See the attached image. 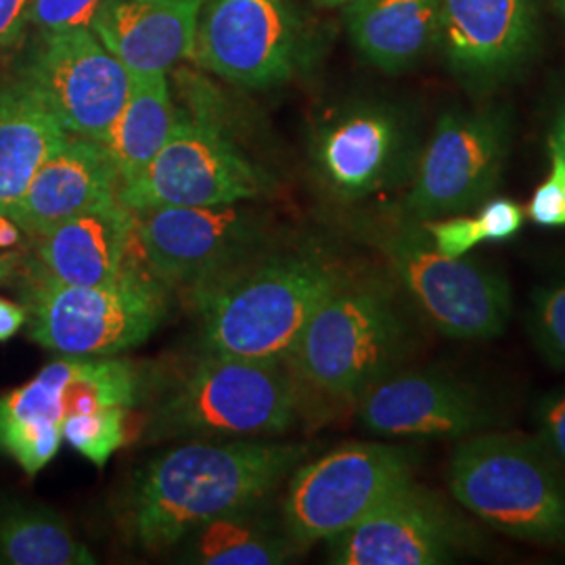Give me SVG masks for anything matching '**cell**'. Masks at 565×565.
Returning <instances> with one entry per match:
<instances>
[{"label":"cell","instance_id":"cell-1","mask_svg":"<svg viewBox=\"0 0 565 565\" xmlns=\"http://www.w3.org/2000/svg\"><path fill=\"white\" fill-rule=\"evenodd\" d=\"M308 452V446L256 438L170 448L135 478L126 503L128 534L151 553L174 548L212 520L263 505Z\"/></svg>","mask_w":565,"mask_h":565},{"label":"cell","instance_id":"cell-2","mask_svg":"<svg viewBox=\"0 0 565 565\" xmlns=\"http://www.w3.org/2000/svg\"><path fill=\"white\" fill-rule=\"evenodd\" d=\"M343 277L319 252L254 256L191 291L203 350L287 363L303 327Z\"/></svg>","mask_w":565,"mask_h":565},{"label":"cell","instance_id":"cell-3","mask_svg":"<svg viewBox=\"0 0 565 565\" xmlns=\"http://www.w3.org/2000/svg\"><path fill=\"white\" fill-rule=\"evenodd\" d=\"M415 340L411 315L390 282L343 277L303 327L287 366L298 384L356 403L406 361Z\"/></svg>","mask_w":565,"mask_h":565},{"label":"cell","instance_id":"cell-4","mask_svg":"<svg viewBox=\"0 0 565 565\" xmlns=\"http://www.w3.org/2000/svg\"><path fill=\"white\" fill-rule=\"evenodd\" d=\"M452 499L482 524L525 543L565 545V471L536 436L488 429L448 463Z\"/></svg>","mask_w":565,"mask_h":565},{"label":"cell","instance_id":"cell-5","mask_svg":"<svg viewBox=\"0 0 565 565\" xmlns=\"http://www.w3.org/2000/svg\"><path fill=\"white\" fill-rule=\"evenodd\" d=\"M18 275L30 338L61 356H116L147 342L168 312L160 282L128 266L118 281L95 287L60 281L34 258L21 260Z\"/></svg>","mask_w":565,"mask_h":565},{"label":"cell","instance_id":"cell-6","mask_svg":"<svg viewBox=\"0 0 565 565\" xmlns=\"http://www.w3.org/2000/svg\"><path fill=\"white\" fill-rule=\"evenodd\" d=\"M300 406V384L287 363L249 361L205 352L160 403L149 438L239 440L291 429Z\"/></svg>","mask_w":565,"mask_h":565},{"label":"cell","instance_id":"cell-7","mask_svg":"<svg viewBox=\"0 0 565 565\" xmlns=\"http://www.w3.org/2000/svg\"><path fill=\"white\" fill-rule=\"evenodd\" d=\"M411 306L438 333L457 342H488L503 335L511 319V287L499 270L440 254L424 224H387L371 235Z\"/></svg>","mask_w":565,"mask_h":565},{"label":"cell","instance_id":"cell-8","mask_svg":"<svg viewBox=\"0 0 565 565\" xmlns=\"http://www.w3.org/2000/svg\"><path fill=\"white\" fill-rule=\"evenodd\" d=\"M422 455L413 446L343 445L298 465L282 501V527L298 551L359 524L401 486L415 480Z\"/></svg>","mask_w":565,"mask_h":565},{"label":"cell","instance_id":"cell-9","mask_svg":"<svg viewBox=\"0 0 565 565\" xmlns=\"http://www.w3.org/2000/svg\"><path fill=\"white\" fill-rule=\"evenodd\" d=\"M511 149V116L503 107L448 109L422 149L404 212L417 223L465 214L503 177Z\"/></svg>","mask_w":565,"mask_h":565},{"label":"cell","instance_id":"cell-10","mask_svg":"<svg viewBox=\"0 0 565 565\" xmlns=\"http://www.w3.org/2000/svg\"><path fill=\"white\" fill-rule=\"evenodd\" d=\"M266 177L249 162L223 128L202 114H179L160 153L118 189L130 212L172 205H231L256 200Z\"/></svg>","mask_w":565,"mask_h":565},{"label":"cell","instance_id":"cell-11","mask_svg":"<svg viewBox=\"0 0 565 565\" xmlns=\"http://www.w3.org/2000/svg\"><path fill=\"white\" fill-rule=\"evenodd\" d=\"M132 237L160 281L189 291L252 260L266 243L263 221L239 203L132 212Z\"/></svg>","mask_w":565,"mask_h":565},{"label":"cell","instance_id":"cell-12","mask_svg":"<svg viewBox=\"0 0 565 565\" xmlns=\"http://www.w3.org/2000/svg\"><path fill=\"white\" fill-rule=\"evenodd\" d=\"M482 545V534L440 494L417 484L401 486L359 524L329 541L338 565L455 564Z\"/></svg>","mask_w":565,"mask_h":565},{"label":"cell","instance_id":"cell-13","mask_svg":"<svg viewBox=\"0 0 565 565\" xmlns=\"http://www.w3.org/2000/svg\"><path fill=\"white\" fill-rule=\"evenodd\" d=\"M18 78L76 137L102 142L128 99L132 74L90 28L44 34Z\"/></svg>","mask_w":565,"mask_h":565},{"label":"cell","instance_id":"cell-14","mask_svg":"<svg viewBox=\"0 0 565 565\" xmlns=\"http://www.w3.org/2000/svg\"><path fill=\"white\" fill-rule=\"evenodd\" d=\"M300 49V21L289 0H203L191 57L245 88L289 81Z\"/></svg>","mask_w":565,"mask_h":565},{"label":"cell","instance_id":"cell-15","mask_svg":"<svg viewBox=\"0 0 565 565\" xmlns=\"http://www.w3.org/2000/svg\"><path fill=\"white\" fill-rule=\"evenodd\" d=\"M356 404L361 425L382 438L463 440L503 422L501 406L482 387L443 371H394Z\"/></svg>","mask_w":565,"mask_h":565},{"label":"cell","instance_id":"cell-16","mask_svg":"<svg viewBox=\"0 0 565 565\" xmlns=\"http://www.w3.org/2000/svg\"><path fill=\"white\" fill-rule=\"evenodd\" d=\"M539 20V0H443L440 51L465 86L484 90L524 65Z\"/></svg>","mask_w":565,"mask_h":565},{"label":"cell","instance_id":"cell-17","mask_svg":"<svg viewBox=\"0 0 565 565\" xmlns=\"http://www.w3.org/2000/svg\"><path fill=\"white\" fill-rule=\"evenodd\" d=\"M120 179L102 142L67 137L4 214L32 237L88 210L118 202Z\"/></svg>","mask_w":565,"mask_h":565},{"label":"cell","instance_id":"cell-18","mask_svg":"<svg viewBox=\"0 0 565 565\" xmlns=\"http://www.w3.org/2000/svg\"><path fill=\"white\" fill-rule=\"evenodd\" d=\"M411 156L404 121L382 107H363L331 121L317 139L324 182L343 200H359L392 181Z\"/></svg>","mask_w":565,"mask_h":565},{"label":"cell","instance_id":"cell-19","mask_svg":"<svg viewBox=\"0 0 565 565\" xmlns=\"http://www.w3.org/2000/svg\"><path fill=\"white\" fill-rule=\"evenodd\" d=\"M203 0H105L90 30L132 76L168 74L193 53Z\"/></svg>","mask_w":565,"mask_h":565},{"label":"cell","instance_id":"cell-20","mask_svg":"<svg viewBox=\"0 0 565 565\" xmlns=\"http://www.w3.org/2000/svg\"><path fill=\"white\" fill-rule=\"evenodd\" d=\"M132 242V212L120 202L74 216L36 237L34 260L67 285L118 281Z\"/></svg>","mask_w":565,"mask_h":565},{"label":"cell","instance_id":"cell-21","mask_svg":"<svg viewBox=\"0 0 565 565\" xmlns=\"http://www.w3.org/2000/svg\"><path fill=\"white\" fill-rule=\"evenodd\" d=\"M348 34L364 60L385 74L413 70L443 41V0H350Z\"/></svg>","mask_w":565,"mask_h":565},{"label":"cell","instance_id":"cell-22","mask_svg":"<svg viewBox=\"0 0 565 565\" xmlns=\"http://www.w3.org/2000/svg\"><path fill=\"white\" fill-rule=\"evenodd\" d=\"M70 132L21 81H0V212L4 214Z\"/></svg>","mask_w":565,"mask_h":565},{"label":"cell","instance_id":"cell-23","mask_svg":"<svg viewBox=\"0 0 565 565\" xmlns=\"http://www.w3.org/2000/svg\"><path fill=\"white\" fill-rule=\"evenodd\" d=\"M177 118L166 74L132 76L128 99L102 141L120 184L137 179L160 153Z\"/></svg>","mask_w":565,"mask_h":565},{"label":"cell","instance_id":"cell-24","mask_svg":"<svg viewBox=\"0 0 565 565\" xmlns=\"http://www.w3.org/2000/svg\"><path fill=\"white\" fill-rule=\"evenodd\" d=\"M181 562L202 565L285 564L298 548L279 527L260 515V507L212 520L186 534Z\"/></svg>","mask_w":565,"mask_h":565},{"label":"cell","instance_id":"cell-25","mask_svg":"<svg viewBox=\"0 0 565 565\" xmlns=\"http://www.w3.org/2000/svg\"><path fill=\"white\" fill-rule=\"evenodd\" d=\"M0 564L93 565L97 557L60 513L41 505L0 507Z\"/></svg>","mask_w":565,"mask_h":565},{"label":"cell","instance_id":"cell-26","mask_svg":"<svg viewBox=\"0 0 565 565\" xmlns=\"http://www.w3.org/2000/svg\"><path fill=\"white\" fill-rule=\"evenodd\" d=\"M124 415L126 408L114 406L65 417L61 425L63 443L81 452L86 461L105 467L111 455L126 443Z\"/></svg>","mask_w":565,"mask_h":565},{"label":"cell","instance_id":"cell-27","mask_svg":"<svg viewBox=\"0 0 565 565\" xmlns=\"http://www.w3.org/2000/svg\"><path fill=\"white\" fill-rule=\"evenodd\" d=\"M532 343L557 369H565V275L534 291L527 308Z\"/></svg>","mask_w":565,"mask_h":565},{"label":"cell","instance_id":"cell-28","mask_svg":"<svg viewBox=\"0 0 565 565\" xmlns=\"http://www.w3.org/2000/svg\"><path fill=\"white\" fill-rule=\"evenodd\" d=\"M105 0H30L28 23L44 34L90 28Z\"/></svg>","mask_w":565,"mask_h":565},{"label":"cell","instance_id":"cell-29","mask_svg":"<svg viewBox=\"0 0 565 565\" xmlns=\"http://www.w3.org/2000/svg\"><path fill=\"white\" fill-rule=\"evenodd\" d=\"M551 172L539 184L527 203V218L545 228L565 226V160L555 145L548 142Z\"/></svg>","mask_w":565,"mask_h":565},{"label":"cell","instance_id":"cell-30","mask_svg":"<svg viewBox=\"0 0 565 565\" xmlns=\"http://www.w3.org/2000/svg\"><path fill=\"white\" fill-rule=\"evenodd\" d=\"M424 224L431 245L448 258H465L476 245L484 243L482 226L476 216H445Z\"/></svg>","mask_w":565,"mask_h":565},{"label":"cell","instance_id":"cell-31","mask_svg":"<svg viewBox=\"0 0 565 565\" xmlns=\"http://www.w3.org/2000/svg\"><path fill=\"white\" fill-rule=\"evenodd\" d=\"M536 438L565 471V387L548 392L534 408Z\"/></svg>","mask_w":565,"mask_h":565},{"label":"cell","instance_id":"cell-32","mask_svg":"<svg viewBox=\"0 0 565 565\" xmlns=\"http://www.w3.org/2000/svg\"><path fill=\"white\" fill-rule=\"evenodd\" d=\"M476 218L482 226L484 242L499 243L515 239L520 235L525 214L520 203L507 198H494V200H486Z\"/></svg>","mask_w":565,"mask_h":565},{"label":"cell","instance_id":"cell-33","mask_svg":"<svg viewBox=\"0 0 565 565\" xmlns=\"http://www.w3.org/2000/svg\"><path fill=\"white\" fill-rule=\"evenodd\" d=\"M30 0H0V49L20 41L28 23Z\"/></svg>","mask_w":565,"mask_h":565},{"label":"cell","instance_id":"cell-34","mask_svg":"<svg viewBox=\"0 0 565 565\" xmlns=\"http://www.w3.org/2000/svg\"><path fill=\"white\" fill-rule=\"evenodd\" d=\"M25 321H28V315L21 303L0 298V343L13 340L25 327Z\"/></svg>","mask_w":565,"mask_h":565},{"label":"cell","instance_id":"cell-35","mask_svg":"<svg viewBox=\"0 0 565 565\" xmlns=\"http://www.w3.org/2000/svg\"><path fill=\"white\" fill-rule=\"evenodd\" d=\"M21 239V228L7 214L0 212V249L13 247Z\"/></svg>","mask_w":565,"mask_h":565},{"label":"cell","instance_id":"cell-36","mask_svg":"<svg viewBox=\"0 0 565 565\" xmlns=\"http://www.w3.org/2000/svg\"><path fill=\"white\" fill-rule=\"evenodd\" d=\"M548 142L559 149V153L564 156L565 160V97L564 102L559 103V107H557V114H555V120H553V130H551Z\"/></svg>","mask_w":565,"mask_h":565},{"label":"cell","instance_id":"cell-37","mask_svg":"<svg viewBox=\"0 0 565 565\" xmlns=\"http://www.w3.org/2000/svg\"><path fill=\"white\" fill-rule=\"evenodd\" d=\"M21 266V254L18 252H0V282L9 281L18 275Z\"/></svg>","mask_w":565,"mask_h":565},{"label":"cell","instance_id":"cell-38","mask_svg":"<svg viewBox=\"0 0 565 565\" xmlns=\"http://www.w3.org/2000/svg\"><path fill=\"white\" fill-rule=\"evenodd\" d=\"M312 2L319 4V7H324V9H333V7H343L350 0H312Z\"/></svg>","mask_w":565,"mask_h":565},{"label":"cell","instance_id":"cell-39","mask_svg":"<svg viewBox=\"0 0 565 565\" xmlns=\"http://www.w3.org/2000/svg\"><path fill=\"white\" fill-rule=\"evenodd\" d=\"M551 2H553V7L557 9V13L565 20V0H551Z\"/></svg>","mask_w":565,"mask_h":565}]
</instances>
